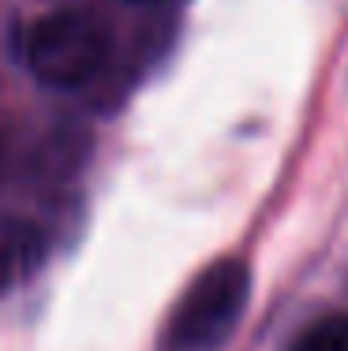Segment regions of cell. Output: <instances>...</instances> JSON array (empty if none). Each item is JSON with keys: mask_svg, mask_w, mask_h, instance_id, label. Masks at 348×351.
Listing matches in <instances>:
<instances>
[{"mask_svg": "<svg viewBox=\"0 0 348 351\" xmlns=\"http://www.w3.org/2000/svg\"><path fill=\"white\" fill-rule=\"evenodd\" d=\"M251 299V269L240 258L206 265L165 317L154 351H225Z\"/></svg>", "mask_w": 348, "mask_h": 351, "instance_id": "6da1fadb", "label": "cell"}, {"mask_svg": "<svg viewBox=\"0 0 348 351\" xmlns=\"http://www.w3.org/2000/svg\"><path fill=\"white\" fill-rule=\"evenodd\" d=\"M109 38L86 12H49L23 38V60L30 75L49 90H79L102 71Z\"/></svg>", "mask_w": 348, "mask_h": 351, "instance_id": "7a4b0ae2", "label": "cell"}, {"mask_svg": "<svg viewBox=\"0 0 348 351\" xmlns=\"http://www.w3.org/2000/svg\"><path fill=\"white\" fill-rule=\"evenodd\" d=\"M288 351H348V314H322L292 340Z\"/></svg>", "mask_w": 348, "mask_h": 351, "instance_id": "3957f363", "label": "cell"}, {"mask_svg": "<svg viewBox=\"0 0 348 351\" xmlns=\"http://www.w3.org/2000/svg\"><path fill=\"white\" fill-rule=\"evenodd\" d=\"M8 262H12V250H8V243H0V284H4V277L15 273V265H8Z\"/></svg>", "mask_w": 348, "mask_h": 351, "instance_id": "277c9868", "label": "cell"}, {"mask_svg": "<svg viewBox=\"0 0 348 351\" xmlns=\"http://www.w3.org/2000/svg\"><path fill=\"white\" fill-rule=\"evenodd\" d=\"M131 4H161V0H131Z\"/></svg>", "mask_w": 348, "mask_h": 351, "instance_id": "5b68a950", "label": "cell"}]
</instances>
